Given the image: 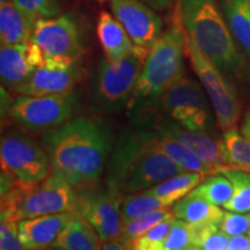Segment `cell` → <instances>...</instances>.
<instances>
[{
	"label": "cell",
	"mask_w": 250,
	"mask_h": 250,
	"mask_svg": "<svg viewBox=\"0 0 250 250\" xmlns=\"http://www.w3.org/2000/svg\"><path fill=\"white\" fill-rule=\"evenodd\" d=\"M189 246H193L189 224L175 218L173 227L164 242L165 250H179Z\"/></svg>",
	"instance_id": "31"
},
{
	"label": "cell",
	"mask_w": 250,
	"mask_h": 250,
	"mask_svg": "<svg viewBox=\"0 0 250 250\" xmlns=\"http://www.w3.org/2000/svg\"><path fill=\"white\" fill-rule=\"evenodd\" d=\"M98 36L105 58L114 62L125 57L134 50V44L125 28L109 12H100Z\"/></svg>",
	"instance_id": "18"
},
{
	"label": "cell",
	"mask_w": 250,
	"mask_h": 250,
	"mask_svg": "<svg viewBox=\"0 0 250 250\" xmlns=\"http://www.w3.org/2000/svg\"><path fill=\"white\" fill-rule=\"evenodd\" d=\"M0 250H27L19 236V223L1 219L0 223Z\"/></svg>",
	"instance_id": "33"
},
{
	"label": "cell",
	"mask_w": 250,
	"mask_h": 250,
	"mask_svg": "<svg viewBox=\"0 0 250 250\" xmlns=\"http://www.w3.org/2000/svg\"><path fill=\"white\" fill-rule=\"evenodd\" d=\"M44 61L42 50L33 41L13 45H1L0 76L2 85L17 90L29 79Z\"/></svg>",
	"instance_id": "16"
},
{
	"label": "cell",
	"mask_w": 250,
	"mask_h": 250,
	"mask_svg": "<svg viewBox=\"0 0 250 250\" xmlns=\"http://www.w3.org/2000/svg\"><path fill=\"white\" fill-rule=\"evenodd\" d=\"M221 147L232 169L250 173V139L235 127L226 131L221 139Z\"/></svg>",
	"instance_id": "25"
},
{
	"label": "cell",
	"mask_w": 250,
	"mask_h": 250,
	"mask_svg": "<svg viewBox=\"0 0 250 250\" xmlns=\"http://www.w3.org/2000/svg\"><path fill=\"white\" fill-rule=\"evenodd\" d=\"M12 2L36 21L58 17L61 13L59 0H13Z\"/></svg>",
	"instance_id": "30"
},
{
	"label": "cell",
	"mask_w": 250,
	"mask_h": 250,
	"mask_svg": "<svg viewBox=\"0 0 250 250\" xmlns=\"http://www.w3.org/2000/svg\"><path fill=\"white\" fill-rule=\"evenodd\" d=\"M13 0H0V5H4V4H7V2H12Z\"/></svg>",
	"instance_id": "41"
},
{
	"label": "cell",
	"mask_w": 250,
	"mask_h": 250,
	"mask_svg": "<svg viewBox=\"0 0 250 250\" xmlns=\"http://www.w3.org/2000/svg\"><path fill=\"white\" fill-rule=\"evenodd\" d=\"M31 41L42 50L44 58L79 61L83 50L79 28L70 14L37 20Z\"/></svg>",
	"instance_id": "12"
},
{
	"label": "cell",
	"mask_w": 250,
	"mask_h": 250,
	"mask_svg": "<svg viewBox=\"0 0 250 250\" xmlns=\"http://www.w3.org/2000/svg\"><path fill=\"white\" fill-rule=\"evenodd\" d=\"M101 242L92 225L77 214L62 230L52 247L58 250H101Z\"/></svg>",
	"instance_id": "21"
},
{
	"label": "cell",
	"mask_w": 250,
	"mask_h": 250,
	"mask_svg": "<svg viewBox=\"0 0 250 250\" xmlns=\"http://www.w3.org/2000/svg\"><path fill=\"white\" fill-rule=\"evenodd\" d=\"M54 175L36 184H22L1 174V219L20 221L41 215L76 213L79 193Z\"/></svg>",
	"instance_id": "4"
},
{
	"label": "cell",
	"mask_w": 250,
	"mask_h": 250,
	"mask_svg": "<svg viewBox=\"0 0 250 250\" xmlns=\"http://www.w3.org/2000/svg\"><path fill=\"white\" fill-rule=\"evenodd\" d=\"M149 54L134 46L131 54L118 61L103 59L92 85L94 104L101 110L116 112L132 99V94L144 62Z\"/></svg>",
	"instance_id": "6"
},
{
	"label": "cell",
	"mask_w": 250,
	"mask_h": 250,
	"mask_svg": "<svg viewBox=\"0 0 250 250\" xmlns=\"http://www.w3.org/2000/svg\"><path fill=\"white\" fill-rule=\"evenodd\" d=\"M174 217L188 224H213L219 226L224 211L205 201L193 191L188 193L173 205Z\"/></svg>",
	"instance_id": "20"
},
{
	"label": "cell",
	"mask_w": 250,
	"mask_h": 250,
	"mask_svg": "<svg viewBox=\"0 0 250 250\" xmlns=\"http://www.w3.org/2000/svg\"><path fill=\"white\" fill-rule=\"evenodd\" d=\"M241 132L243 136L248 137L250 139V110L245 115V118H243V123L241 126Z\"/></svg>",
	"instance_id": "38"
},
{
	"label": "cell",
	"mask_w": 250,
	"mask_h": 250,
	"mask_svg": "<svg viewBox=\"0 0 250 250\" xmlns=\"http://www.w3.org/2000/svg\"><path fill=\"white\" fill-rule=\"evenodd\" d=\"M107 168V182L123 195L145 191L184 171L159 151L147 132L122 133Z\"/></svg>",
	"instance_id": "2"
},
{
	"label": "cell",
	"mask_w": 250,
	"mask_h": 250,
	"mask_svg": "<svg viewBox=\"0 0 250 250\" xmlns=\"http://www.w3.org/2000/svg\"><path fill=\"white\" fill-rule=\"evenodd\" d=\"M205 201L217 206H224L233 196V184L223 173L208 176L192 190Z\"/></svg>",
	"instance_id": "28"
},
{
	"label": "cell",
	"mask_w": 250,
	"mask_h": 250,
	"mask_svg": "<svg viewBox=\"0 0 250 250\" xmlns=\"http://www.w3.org/2000/svg\"><path fill=\"white\" fill-rule=\"evenodd\" d=\"M77 105L78 95L74 92L61 95H21L12 102L8 112L24 129L44 131L66 123Z\"/></svg>",
	"instance_id": "9"
},
{
	"label": "cell",
	"mask_w": 250,
	"mask_h": 250,
	"mask_svg": "<svg viewBox=\"0 0 250 250\" xmlns=\"http://www.w3.org/2000/svg\"><path fill=\"white\" fill-rule=\"evenodd\" d=\"M184 54L186 36L180 24L175 22L146 57L130 102L159 101L162 94L184 76Z\"/></svg>",
	"instance_id": "5"
},
{
	"label": "cell",
	"mask_w": 250,
	"mask_h": 250,
	"mask_svg": "<svg viewBox=\"0 0 250 250\" xmlns=\"http://www.w3.org/2000/svg\"><path fill=\"white\" fill-rule=\"evenodd\" d=\"M186 46L192 70L198 77L213 107L219 127L224 132L234 129L241 115V103L235 89L224 76V72L204 57L188 37H186Z\"/></svg>",
	"instance_id": "8"
},
{
	"label": "cell",
	"mask_w": 250,
	"mask_h": 250,
	"mask_svg": "<svg viewBox=\"0 0 250 250\" xmlns=\"http://www.w3.org/2000/svg\"><path fill=\"white\" fill-rule=\"evenodd\" d=\"M228 242H229V236L224 233L220 228L214 230L208 236L205 242L201 247L202 250H227Z\"/></svg>",
	"instance_id": "34"
},
{
	"label": "cell",
	"mask_w": 250,
	"mask_h": 250,
	"mask_svg": "<svg viewBox=\"0 0 250 250\" xmlns=\"http://www.w3.org/2000/svg\"><path fill=\"white\" fill-rule=\"evenodd\" d=\"M233 184V196L224 205L227 211L248 213L250 212V173L228 169L221 171Z\"/></svg>",
	"instance_id": "27"
},
{
	"label": "cell",
	"mask_w": 250,
	"mask_h": 250,
	"mask_svg": "<svg viewBox=\"0 0 250 250\" xmlns=\"http://www.w3.org/2000/svg\"><path fill=\"white\" fill-rule=\"evenodd\" d=\"M206 177L208 176L196 171H182L164 182L156 184L151 189L145 190V192L165 199L168 205L171 206L175 202L191 192Z\"/></svg>",
	"instance_id": "24"
},
{
	"label": "cell",
	"mask_w": 250,
	"mask_h": 250,
	"mask_svg": "<svg viewBox=\"0 0 250 250\" xmlns=\"http://www.w3.org/2000/svg\"><path fill=\"white\" fill-rule=\"evenodd\" d=\"M165 206L170 205H168V203L165 199L149 195L145 191L123 195L121 205L122 221H123V224H126L133 219L159 210Z\"/></svg>",
	"instance_id": "26"
},
{
	"label": "cell",
	"mask_w": 250,
	"mask_h": 250,
	"mask_svg": "<svg viewBox=\"0 0 250 250\" xmlns=\"http://www.w3.org/2000/svg\"><path fill=\"white\" fill-rule=\"evenodd\" d=\"M34 250H58L55 247H46V248H41V249H34Z\"/></svg>",
	"instance_id": "40"
},
{
	"label": "cell",
	"mask_w": 250,
	"mask_h": 250,
	"mask_svg": "<svg viewBox=\"0 0 250 250\" xmlns=\"http://www.w3.org/2000/svg\"><path fill=\"white\" fill-rule=\"evenodd\" d=\"M249 215H250V213H249ZM248 235L250 236V221H249V229H248Z\"/></svg>",
	"instance_id": "42"
},
{
	"label": "cell",
	"mask_w": 250,
	"mask_h": 250,
	"mask_svg": "<svg viewBox=\"0 0 250 250\" xmlns=\"http://www.w3.org/2000/svg\"><path fill=\"white\" fill-rule=\"evenodd\" d=\"M79 61L66 58H44L29 79L15 90L20 95H61L73 92L83 77Z\"/></svg>",
	"instance_id": "13"
},
{
	"label": "cell",
	"mask_w": 250,
	"mask_h": 250,
	"mask_svg": "<svg viewBox=\"0 0 250 250\" xmlns=\"http://www.w3.org/2000/svg\"><path fill=\"white\" fill-rule=\"evenodd\" d=\"M155 133L169 137L182 144L198 156L214 174L232 169L225 158L221 147V140L210 136L206 131H191L174 122H159Z\"/></svg>",
	"instance_id": "15"
},
{
	"label": "cell",
	"mask_w": 250,
	"mask_h": 250,
	"mask_svg": "<svg viewBox=\"0 0 250 250\" xmlns=\"http://www.w3.org/2000/svg\"><path fill=\"white\" fill-rule=\"evenodd\" d=\"M101 250H129L127 249L126 242H124L122 239L111 240V241L103 242Z\"/></svg>",
	"instance_id": "37"
},
{
	"label": "cell",
	"mask_w": 250,
	"mask_h": 250,
	"mask_svg": "<svg viewBox=\"0 0 250 250\" xmlns=\"http://www.w3.org/2000/svg\"><path fill=\"white\" fill-rule=\"evenodd\" d=\"M250 249V236H232L228 242L227 250H248Z\"/></svg>",
	"instance_id": "35"
},
{
	"label": "cell",
	"mask_w": 250,
	"mask_h": 250,
	"mask_svg": "<svg viewBox=\"0 0 250 250\" xmlns=\"http://www.w3.org/2000/svg\"><path fill=\"white\" fill-rule=\"evenodd\" d=\"M153 142L159 151L167 155L175 164L179 165L184 171H196L205 176L214 174L211 168L206 166L195 153H192L177 140L162 136V134L153 133Z\"/></svg>",
	"instance_id": "23"
},
{
	"label": "cell",
	"mask_w": 250,
	"mask_h": 250,
	"mask_svg": "<svg viewBox=\"0 0 250 250\" xmlns=\"http://www.w3.org/2000/svg\"><path fill=\"white\" fill-rule=\"evenodd\" d=\"M110 7L134 46L151 51L162 36V22L152 8L140 0H110Z\"/></svg>",
	"instance_id": "14"
},
{
	"label": "cell",
	"mask_w": 250,
	"mask_h": 250,
	"mask_svg": "<svg viewBox=\"0 0 250 250\" xmlns=\"http://www.w3.org/2000/svg\"><path fill=\"white\" fill-rule=\"evenodd\" d=\"M250 215L247 213L227 211L224 212V218L221 220L219 228L226 233L228 236L243 235L249 229Z\"/></svg>",
	"instance_id": "32"
},
{
	"label": "cell",
	"mask_w": 250,
	"mask_h": 250,
	"mask_svg": "<svg viewBox=\"0 0 250 250\" xmlns=\"http://www.w3.org/2000/svg\"><path fill=\"white\" fill-rule=\"evenodd\" d=\"M98 1H100V2H104V1H107V0H98Z\"/></svg>",
	"instance_id": "43"
},
{
	"label": "cell",
	"mask_w": 250,
	"mask_h": 250,
	"mask_svg": "<svg viewBox=\"0 0 250 250\" xmlns=\"http://www.w3.org/2000/svg\"><path fill=\"white\" fill-rule=\"evenodd\" d=\"M161 107L180 125L191 131H208L211 110L201 86L186 76L162 94Z\"/></svg>",
	"instance_id": "11"
},
{
	"label": "cell",
	"mask_w": 250,
	"mask_h": 250,
	"mask_svg": "<svg viewBox=\"0 0 250 250\" xmlns=\"http://www.w3.org/2000/svg\"><path fill=\"white\" fill-rule=\"evenodd\" d=\"M176 19L186 37L219 70H241L242 58L217 0H179Z\"/></svg>",
	"instance_id": "3"
},
{
	"label": "cell",
	"mask_w": 250,
	"mask_h": 250,
	"mask_svg": "<svg viewBox=\"0 0 250 250\" xmlns=\"http://www.w3.org/2000/svg\"><path fill=\"white\" fill-rule=\"evenodd\" d=\"M111 147L107 126L87 117L59 125L44 138L51 175L78 190L88 189L99 182Z\"/></svg>",
	"instance_id": "1"
},
{
	"label": "cell",
	"mask_w": 250,
	"mask_h": 250,
	"mask_svg": "<svg viewBox=\"0 0 250 250\" xmlns=\"http://www.w3.org/2000/svg\"><path fill=\"white\" fill-rule=\"evenodd\" d=\"M0 165L2 174L22 184H36L51 175L45 148L21 131H9L1 136Z\"/></svg>",
	"instance_id": "7"
},
{
	"label": "cell",
	"mask_w": 250,
	"mask_h": 250,
	"mask_svg": "<svg viewBox=\"0 0 250 250\" xmlns=\"http://www.w3.org/2000/svg\"><path fill=\"white\" fill-rule=\"evenodd\" d=\"M171 218L175 217L173 208H170V206H165V208H159V210L149 212L147 214L133 219V220L129 221V223L123 224V230H122L121 239L124 242H129L131 240L142 236L143 234H145L152 227H154L155 225Z\"/></svg>",
	"instance_id": "29"
},
{
	"label": "cell",
	"mask_w": 250,
	"mask_h": 250,
	"mask_svg": "<svg viewBox=\"0 0 250 250\" xmlns=\"http://www.w3.org/2000/svg\"><path fill=\"white\" fill-rule=\"evenodd\" d=\"M123 193L105 181L103 188L80 190L76 213L94 227L102 242L121 239L123 221L121 205Z\"/></svg>",
	"instance_id": "10"
},
{
	"label": "cell",
	"mask_w": 250,
	"mask_h": 250,
	"mask_svg": "<svg viewBox=\"0 0 250 250\" xmlns=\"http://www.w3.org/2000/svg\"><path fill=\"white\" fill-rule=\"evenodd\" d=\"M77 213L46 214L19 221V236L27 250L46 248L54 243L62 230Z\"/></svg>",
	"instance_id": "17"
},
{
	"label": "cell",
	"mask_w": 250,
	"mask_h": 250,
	"mask_svg": "<svg viewBox=\"0 0 250 250\" xmlns=\"http://www.w3.org/2000/svg\"><path fill=\"white\" fill-rule=\"evenodd\" d=\"M144 4H146L149 7L155 9V11H164L170 7L173 4V0H140Z\"/></svg>",
	"instance_id": "36"
},
{
	"label": "cell",
	"mask_w": 250,
	"mask_h": 250,
	"mask_svg": "<svg viewBox=\"0 0 250 250\" xmlns=\"http://www.w3.org/2000/svg\"><path fill=\"white\" fill-rule=\"evenodd\" d=\"M220 7L234 40L250 56V0H220Z\"/></svg>",
	"instance_id": "22"
},
{
	"label": "cell",
	"mask_w": 250,
	"mask_h": 250,
	"mask_svg": "<svg viewBox=\"0 0 250 250\" xmlns=\"http://www.w3.org/2000/svg\"><path fill=\"white\" fill-rule=\"evenodd\" d=\"M179 250H202V249L197 246H189V247H187V248H182Z\"/></svg>",
	"instance_id": "39"
},
{
	"label": "cell",
	"mask_w": 250,
	"mask_h": 250,
	"mask_svg": "<svg viewBox=\"0 0 250 250\" xmlns=\"http://www.w3.org/2000/svg\"><path fill=\"white\" fill-rule=\"evenodd\" d=\"M36 20L23 13L13 2L0 5V42L13 45L31 41Z\"/></svg>",
	"instance_id": "19"
}]
</instances>
